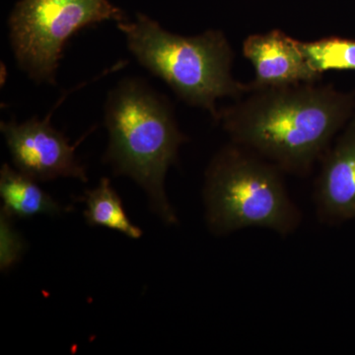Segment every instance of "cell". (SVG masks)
<instances>
[{
  "mask_svg": "<svg viewBox=\"0 0 355 355\" xmlns=\"http://www.w3.org/2000/svg\"><path fill=\"white\" fill-rule=\"evenodd\" d=\"M354 96L331 85L302 83L252 88L216 123L230 141L246 147L284 173L307 176L354 116Z\"/></svg>",
  "mask_w": 355,
  "mask_h": 355,
  "instance_id": "obj_1",
  "label": "cell"
},
{
  "mask_svg": "<svg viewBox=\"0 0 355 355\" xmlns=\"http://www.w3.org/2000/svg\"><path fill=\"white\" fill-rule=\"evenodd\" d=\"M104 123L109 135L104 162L116 176L130 178L141 187L154 214L167 225H176L165 179L188 139L171 103L144 79L125 77L109 91Z\"/></svg>",
  "mask_w": 355,
  "mask_h": 355,
  "instance_id": "obj_2",
  "label": "cell"
},
{
  "mask_svg": "<svg viewBox=\"0 0 355 355\" xmlns=\"http://www.w3.org/2000/svg\"><path fill=\"white\" fill-rule=\"evenodd\" d=\"M116 26L141 67L162 79L186 104L207 110L214 121L218 114L217 100H238L252 90L251 84L233 77L234 51L219 30L181 36L144 13Z\"/></svg>",
  "mask_w": 355,
  "mask_h": 355,
  "instance_id": "obj_3",
  "label": "cell"
},
{
  "mask_svg": "<svg viewBox=\"0 0 355 355\" xmlns=\"http://www.w3.org/2000/svg\"><path fill=\"white\" fill-rule=\"evenodd\" d=\"M202 198L205 222L216 236L263 228L286 237L302 221L300 209L287 191L284 172L232 141L210 160Z\"/></svg>",
  "mask_w": 355,
  "mask_h": 355,
  "instance_id": "obj_4",
  "label": "cell"
},
{
  "mask_svg": "<svg viewBox=\"0 0 355 355\" xmlns=\"http://www.w3.org/2000/svg\"><path fill=\"white\" fill-rule=\"evenodd\" d=\"M128 20L110 0H20L8 18L18 67L37 84H57L64 46L85 28Z\"/></svg>",
  "mask_w": 355,
  "mask_h": 355,
  "instance_id": "obj_5",
  "label": "cell"
},
{
  "mask_svg": "<svg viewBox=\"0 0 355 355\" xmlns=\"http://www.w3.org/2000/svg\"><path fill=\"white\" fill-rule=\"evenodd\" d=\"M53 111L42 120L35 116L23 123L15 119L1 121L0 130L14 167L38 182L72 178L86 183V168L76 156L77 146L84 137L76 144H70L64 133L51 125Z\"/></svg>",
  "mask_w": 355,
  "mask_h": 355,
  "instance_id": "obj_6",
  "label": "cell"
},
{
  "mask_svg": "<svg viewBox=\"0 0 355 355\" xmlns=\"http://www.w3.org/2000/svg\"><path fill=\"white\" fill-rule=\"evenodd\" d=\"M242 49L254 70L252 88L317 83L322 79L308 64L300 41L282 30L250 35Z\"/></svg>",
  "mask_w": 355,
  "mask_h": 355,
  "instance_id": "obj_7",
  "label": "cell"
},
{
  "mask_svg": "<svg viewBox=\"0 0 355 355\" xmlns=\"http://www.w3.org/2000/svg\"><path fill=\"white\" fill-rule=\"evenodd\" d=\"M314 202L322 223L355 217V120L320 161Z\"/></svg>",
  "mask_w": 355,
  "mask_h": 355,
  "instance_id": "obj_8",
  "label": "cell"
},
{
  "mask_svg": "<svg viewBox=\"0 0 355 355\" xmlns=\"http://www.w3.org/2000/svg\"><path fill=\"white\" fill-rule=\"evenodd\" d=\"M36 180L4 163L0 170L1 209L13 218L36 216H55L69 212V207L40 188Z\"/></svg>",
  "mask_w": 355,
  "mask_h": 355,
  "instance_id": "obj_9",
  "label": "cell"
},
{
  "mask_svg": "<svg viewBox=\"0 0 355 355\" xmlns=\"http://www.w3.org/2000/svg\"><path fill=\"white\" fill-rule=\"evenodd\" d=\"M81 200L86 205L83 214L88 225L119 231L132 239L141 237V229L128 218L120 196L109 178H102L96 188L84 193Z\"/></svg>",
  "mask_w": 355,
  "mask_h": 355,
  "instance_id": "obj_10",
  "label": "cell"
},
{
  "mask_svg": "<svg viewBox=\"0 0 355 355\" xmlns=\"http://www.w3.org/2000/svg\"><path fill=\"white\" fill-rule=\"evenodd\" d=\"M311 69L323 77L330 70H355V40L326 37L315 41H300Z\"/></svg>",
  "mask_w": 355,
  "mask_h": 355,
  "instance_id": "obj_11",
  "label": "cell"
},
{
  "mask_svg": "<svg viewBox=\"0 0 355 355\" xmlns=\"http://www.w3.org/2000/svg\"><path fill=\"white\" fill-rule=\"evenodd\" d=\"M13 217L0 211V268L7 272L13 268L26 250V242L13 224Z\"/></svg>",
  "mask_w": 355,
  "mask_h": 355,
  "instance_id": "obj_12",
  "label": "cell"
}]
</instances>
